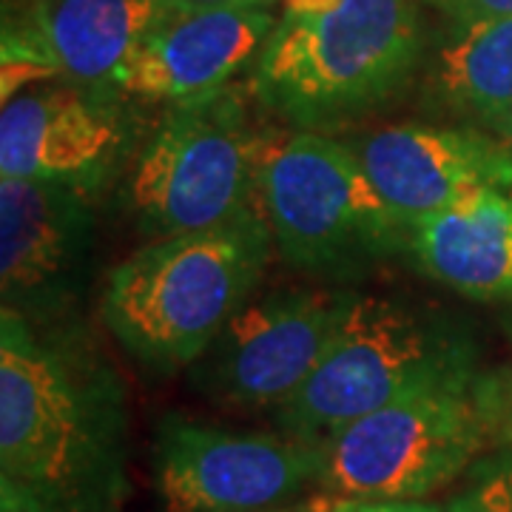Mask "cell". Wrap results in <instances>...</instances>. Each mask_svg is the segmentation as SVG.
I'll use <instances>...</instances> for the list:
<instances>
[{"label":"cell","instance_id":"obj_1","mask_svg":"<svg viewBox=\"0 0 512 512\" xmlns=\"http://www.w3.org/2000/svg\"><path fill=\"white\" fill-rule=\"evenodd\" d=\"M128 390L74 325L0 311L3 512H126Z\"/></svg>","mask_w":512,"mask_h":512},{"label":"cell","instance_id":"obj_2","mask_svg":"<svg viewBox=\"0 0 512 512\" xmlns=\"http://www.w3.org/2000/svg\"><path fill=\"white\" fill-rule=\"evenodd\" d=\"M271 254L262 208L217 231L151 239L106 276L103 322L143 370L174 376L254 296Z\"/></svg>","mask_w":512,"mask_h":512},{"label":"cell","instance_id":"obj_3","mask_svg":"<svg viewBox=\"0 0 512 512\" xmlns=\"http://www.w3.org/2000/svg\"><path fill=\"white\" fill-rule=\"evenodd\" d=\"M419 3L342 0L322 15H282L251 72L256 106L319 134L382 109L419 69Z\"/></svg>","mask_w":512,"mask_h":512},{"label":"cell","instance_id":"obj_4","mask_svg":"<svg viewBox=\"0 0 512 512\" xmlns=\"http://www.w3.org/2000/svg\"><path fill=\"white\" fill-rule=\"evenodd\" d=\"M251 83L168 103L137 148L128 205L148 239L217 231L259 211L271 131L256 123Z\"/></svg>","mask_w":512,"mask_h":512},{"label":"cell","instance_id":"obj_5","mask_svg":"<svg viewBox=\"0 0 512 512\" xmlns=\"http://www.w3.org/2000/svg\"><path fill=\"white\" fill-rule=\"evenodd\" d=\"M476 370L473 353L447 316L399 296L359 293L322 365L274 413L279 433L322 444L427 384Z\"/></svg>","mask_w":512,"mask_h":512},{"label":"cell","instance_id":"obj_6","mask_svg":"<svg viewBox=\"0 0 512 512\" xmlns=\"http://www.w3.org/2000/svg\"><path fill=\"white\" fill-rule=\"evenodd\" d=\"M493 436L490 379L476 370L413 390L322 441V498L424 501L461 478Z\"/></svg>","mask_w":512,"mask_h":512},{"label":"cell","instance_id":"obj_7","mask_svg":"<svg viewBox=\"0 0 512 512\" xmlns=\"http://www.w3.org/2000/svg\"><path fill=\"white\" fill-rule=\"evenodd\" d=\"M259 205L276 251L308 274H353L407 239L353 146L319 131H271Z\"/></svg>","mask_w":512,"mask_h":512},{"label":"cell","instance_id":"obj_8","mask_svg":"<svg viewBox=\"0 0 512 512\" xmlns=\"http://www.w3.org/2000/svg\"><path fill=\"white\" fill-rule=\"evenodd\" d=\"M151 467L165 512H282L319 487L322 447L165 413Z\"/></svg>","mask_w":512,"mask_h":512},{"label":"cell","instance_id":"obj_9","mask_svg":"<svg viewBox=\"0 0 512 512\" xmlns=\"http://www.w3.org/2000/svg\"><path fill=\"white\" fill-rule=\"evenodd\" d=\"M356 291L299 288L248 299L191 370V387L228 413H276L322 365Z\"/></svg>","mask_w":512,"mask_h":512},{"label":"cell","instance_id":"obj_10","mask_svg":"<svg viewBox=\"0 0 512 512\" xmlns=\"http://www.w3.org/2000/svg\"><path fill=\"white\" fill-rule=\"evenodd\" d=\"M92 191L52 180L0 177V293L26 322L72 325L92 276Z\"/></svg>","mask_w":512,"mask_h":512},{"label":"cell","instance_id":"obj_11","mask_svg":"<svg viewBox=\"0 0 512 512\" xmlns=\"http://www.w3.org/2000/svg\"><path fill=\"white\" fill-rule=\"evenodd\" d=\"M126 94L57 83L23 89L0 111V177L52 180L97 194L126 168L137 120Z\"/></svg>","mask_w":512,"mask_h":512},{"label":"cell","instance_id":"obj_12","mask_svg":"<svg viewBox=\"0 0 512 512\" xmlns=\"http://www.w3.org/2000/svg\"><path fill=\"white\" fill-rule=\"evenodd\" d=\"M174 9L171 0H32L3 29V100L20 80L106 86Z\"/></svg>","mask_w":512,"mask_h":512},{"label":"cell","instance_id":"obj_13","mask_svg":"<svg viewBox=\"0 0 512 512\" xmlns=\"http://www.w3.org/2000/svg\"><path fill=\"white\" fill-rule=\"evenodd\" d=\"M350 146L404 234L413 222L481 191L512 194V148L476 128L402 123Z\"/></svg>","mask_w":512,"mask_h":512},{"label":"cell","instance_id":"obj_14","mask_svg":"<svg viewBox=\"0 0 512 512\" xmlns=\"http://www.w3.org/2000/svg\"><path fill=\"white\" fill-rule=\"evenodd\" d=\"M276 20L271 9H174L114 74L111 89L151 103L220 92L254 66Z\"/></svg>","mask_w":512,"mask_h":512},{"label":"cell","instance_id":"obj_15","mask_svg":"<svg viewBox=\"0 0 512 512\" xmlns=\"http://www.w3.org/2000/svg\"><path fill=\"white\" fill-rule=\"evenodd\" d=\"M404 248L447 291L478 302H512L510 191H481L413 222Z\"/></svg>","mask_w":512,"mask_h":512},{"label":"cell","instance_id":"obj_16","mask_svg":"<svg viewBox=\"0 0 512 512\" xmlns=\"http://www.w3.org/2000/svg\"><path fill=\"white\" fill-rule=\"evenodd\" d=\"M430 83L444 109L495 131L512 111V18L450 26Z\"/></svg>","mask_w":512,"mask_h":512},{"label":"cell","instance_id":"obj_17","mask_svg":"<svg viewBox=\"0 0 512 512\" xmlns=\"http://www.w3.org/2000/svg\"><path fill=\"white\" fill-rule=\"evenodd\" d=\"M444 512H512V450L478 458Z\"/></svg>","mask_w":512,"mask_h":512},{"label":"cell","instance_id":"obj_18","mask_svg":"<svg viewBox=\"0 0 512 512\" xmlns=\"http://www.w3.org/2000/svg\"><path fill=\"white\" fill-rule=\"evenodd\" d=\"M436 9L450 26H470L484 20L512 18V0H421Z\"/></svg>","mask_w":512,"mask_h":512},{"label":"cell","instance_id":"obj_19","mask_svg":"<svg viewBox=\"0 0 512 512\" xmlns=\"http://www.w3.org/2000/svg\"><path fill=\"white\" fill-rule=\"evenodd\" d=\"M316 512H444L430 501H373V498H322Z\"/></svg>","mask_w":512,"mask_h":512},{"label":"cell","instance_id":"obj_20","mask_svg":"<svg viewBox=\"0 0 512 512\" xmlns=\"http://www.w3.org/2000/svg\"><path fill=\"white\" fill-rule=\"evenodd\" d=\"M493 396V436L498 444H512V373L507 382L490 379Z\"/></svg>","mask_w":512,"mask_h":512},{"label":"cell","instance_id":"obj_21","mask_svg":"<svg viewBox=\"0 0 512 512\" xmlns=\"http://www.w3.org/2000/svg\"><path fill=\"white\" fill-rule=\"evenodd\" d=\"M180 9H271L279 0H171Z\"/></svg>","mask_w":512,"mask_h":512},{"label":"cell","instance_id":"obj_22","mask_svg":"<svg viewBox=\"0 0 512 512\" xmlns=\"http://www.w3.org/2000/svg\"><path fill=\"white\" fill-rule=\"evenodd\" d=\"M495 134H498V140H504V143L512 148V111L507 114V120H504L501 126L495 128Z\"/></svg>","mask_w":512,"mask_h":512}]
</instances>
